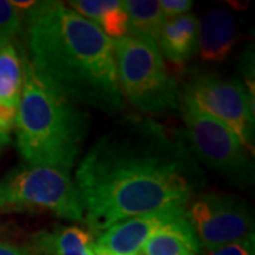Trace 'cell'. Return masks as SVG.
Here are the masks:
<instances>
[{
    "label": "cell",
    "mask_w": 255,
    "mask_h": 255,
    "mask_svg": "<svg viewBox=\"0 0 255 255\" xmlns=\"http://www.w3.org/2000/svg\"><path fill=\"white\" fill-rule=\"evenodd\" d=\"M74 182L82 221L100 234L124 220L186 207L204 177L183 139L152 119L127 118L91 146Z\"/></svg>",
    "instance_id": "1"
},
{
    "label": "cell",
    "mask_w": 255,
    "mask_h": 255,
    "mask_svg": "<svg viewBox=\"0 0 255 255\" xmlns=\"http://www.w3.org/2000/svg\"><path fill=\"white\" fill-rule=\"evenodd\" d=\"M27 46L37 74L65 98L107 114L122 111L114 44L95 23L60 1L37 3Z\"/></svg>",
    "instance_id": "2"
},
{
    "label": "cell",
    "mask_w": 255,
    "mask_h": 255,
    "mask_svg": "<svg viewBox=\"0 0 255 255\" xmlns=\"http://www.w3.org/2000/svg\"><path fill=\"white\" fill-rule=\"evenodd\" d=\"M23 61L14 124L18 152L27 164L70 170L88 133V117L37 74L27 55Z\"/></svg>",
    "instance_id": "3"
},
{
    "label": "cell",
    "mask_w": 255,
    "mask_h": 255,
    "mask_svg": "<svg viewBox=\"0 0 255 255\" xmlns=\"http://www.w3.org/2000/svg\"><path fill=\"white\" fill-rule=\"evenodd\" d=\"M119 90L137 110L159 115L179 110L182 92L155 43L135 34L114 40Z\"/></svg>",
    "instance_id": "4"
},
{
    "label": "cell",
    "mask_w": 255,
    "mask_h": 255,
    "mask_svg": "<svg viewBox=\"0 0 255 255\" xmlns=\"http://www.w3.org/2000/svg\"><path fill=\"white\" fill-rule=\"evenodd\" d=\"M50 213L55 217L82 221V206L68 170L23 164L0 179V214Z\"/></svg>",
    "instance_id": "5"
},
{
    "label": "cell",
    "mask_w": 255,
    "mask_h": 255,
    "mask_svg": "<svg viewBox=\"0 0 255 255\" xmlns=\"http://www.w3.org/2000/svg\"><path fill=\"white\" fill-rule=\"evenodd\" d=\"M179 108L186 125V140L193 155L228 182L240 187L253 186L254 163L233 130L199 110L183 94Z\"/></svg>",
    "instance_id": "6"
},
{
    "label": "cell",
    "mask_w": 255,
    "mask_h": 255,
    "mask_svg": "<svg viewBox=\"0 0 255 255\" xmlns=\"http://www.w3.org/2000/svg\"><path fill=\"white\" fill-rule=\"evenodd\" d=\"M183 95L199 110L230 128L247 152L254 155V101L243 82L216 74H196L184 87Z\"/></svg>",
    "instance_id": "7"
},
{
    "label": "cell",
    "mask_w": 255,
    "mask_h": 255,
    "mask_svg": "<svg viewBox=\"0 0 255 255\" xmlns=\"http://www.w3.org/2000/svg\"><path fill=\"white\" fill-rule=\"evenodd\" d=\"M186 217L204 251L237 243L254 234L253 210L233 194H200L186 209Z\"/></svg>",
    "instance_id": "8"
},
{
    "label": "cell",
    "mask_w": 255,
    "mask_h": 255,
    "mask_svg": "<svg viewBox=\"0 0 255 255\" xmlns=\"http://www.w3.org/2000/svg\"><path fill=\"white\" fill-rule=\"evenodd\" d=\"M184 216L186 207H173L119 221L98 234L94 241L95 253L101 255H139L142 247L157 230Z\"/></svg>",
    "instance_id": "9"
},
{
    "label": "cell",
    "mask_w": 255,
    "mask_h": 255,
    "mask_svg": "<svg viewBox=\"0 0 255 255\" xmlns=\"http://www.w3.org/2000/svg\"><path fill=\"white\" fill-rule=\"evenodd\" d=\"M237 23L226 9L209 10L199 21L197 50L204 61L224 63L237 43Z\"/></svg>",
    "instance_id": "10"
},
{
    "label": "cell",
    "mask_w": 255,
    "mask_h": 255,
    "mask_svg": "<svg viewBox=\"0 0 255 255\" xmlns=\"http://www.w3.org/2000/svg\"><path fill=\"white\" fill-rule=\"evenodd\" d=\"M31 248L37 255H97L91 231L75 226H54L36 233Z\"/></svg>",
    "instance_id": "11"
},
{
    "label": "cell",
    "mask_w": 255,
    "mask_h": 255,
    "mask_svg": "<svg viewBox=\"0 0 255 255\" xmlns=\"http://www.w3.org/2000/svg\"><path fill=\"white\" fill-rule=\"evenodd\" d=\"M199 20L191 14L166 18L159 38V50L173 64H184L197 51Z\"/></svg>",
    "instance_id": "12"
},
{
    "label": "cell",
    "mask_w": 255,
    "mask_h": 255,
    "mask_svg": "<svg viewBox=\"0 0 255 255\" xmlns=\"http://www.w3.org/2000/svg\"><path fill=\"white\" fill-rule=\"evenodd\" d=\"M200 251L199 240L184 216L157 230L142 247L139 255H197Z\"/></svg>",
    "instance_id": "13"
},
{
    "label": "cell",
    "mask_w": 255,
    "mask_h": 255,
    "mask_svg": "<svg viewBox=\"0 0 255 255\" xmlns=\"http://www.w3.org/2000/svg\"><path fill=\"white\" fill-rule=\"evenodd\" d=\"M129 20V34H135L159 44L164 18L159 1L156 0H127L122 1Z\"/></svg>",
    "instance_id": "14"
},
{
    "label": "cell",
    "mask_w": 255,
    "mask_h": 255,
    "mask_svg": "<svg viewBox=\"0 0 255 255\" xmlns=\"http://www.w3.org/2000/svg\"><path fill=\"white\" fill-rule=\"evenodd\" d=\"M23 90V63L13 43L0 47V104L17 110Z\"/></svg>",
    "instance_id": "15"
},
{
    "label": "cell",
    "mask_w": 255,
    "mask_h": 255,
    "mask_svg": "<svg viewBox=\"0 0 255 255\" xmlns=\"http://www.w3.org/2000/svg\"><path fill=\"white\" fill-rule=\"evenodd\" d=\"M97 26L108 38L118 40L129 34V20L127 11L122 7V1H119L115 7L110 9L102 14Z\"/></svg>",
    "instance_id": "16"
},
{
    "label": "cell",
    "mask_w": 255,
    "mask_h": 255,
    "mask_svg": "<svg viewBox=\"0 0 255 255\" xmlns=\"http://www.w3.org/2000/svg\"><path fill=\"white\" fill-rule=\"evenodd\" d=\"M21 30L18 10L10 3L0 0V47L11 43Z\"/></svg>",
    "instance_id": "17"
},
{
    "label": "cell",
    "mask_w": 255,
    "mask_h": 255,
    "mask_svg": "<svg viewBox=\"0 0 255 255\" xmlns=\"http://www.w3.org/2000/svg\"><path fill=\"white\" fill-rule=\"evenodd\" d=\"M118 3L119 1L117 0H74L68 3V7H71L75 13L97 24L102 14L115 7Z\"/></svg>",
    "instance_id": "18"
},
{
    "label": "cell",
    "mask_w": 255,
    "mask_h": 255,
    "mask_svg": "<svg viewBox=\"0 0 255 255\" xmlns=\"http://www.w3.org/2000/svg\"><path fill=\"white\" fill-rule=\"evenodd\" d=\"M206 255H255L254 234L237 243L206 251Z\"/></svg>",
    "instance_id": "19"
},
{
    "label": "cell",
    "mask_w": 255,
    "mask_h": 255,
    "mask_svg": "<svg viewBox=\"0 0 255 255\" xmlns=\"http://www.w3.org/2000/svg\"><path fill=\"white\" fill-rule=\"evenodd\" d=\"M159 4H160V9H162L164 18L183 16L193 6L190 0H160Z\"/></svg>",
    "instance_id": "20"
},
{
    "label": "cell",
    "mask_w": 255,
    "mask_h": 255,
    "mask_svg": "<svg viewBox=\"0 0 255 255\" xmlns=\"http://www.w3.org/2000/svg\"><path fill=\"white\" fill-rule=\"evenodd\" d=\"M244 67H243V73L246 77V90L250 95V98L254 101V58H253V51L250 53V50H247L244 54Z\"/></svg>",
    "instance_id": "21"
},
{
    "label": "cell",
    "mask_w": 255,
    "mask_h": 255,
    "mask_svg": "<svg viewBox=\"0 0 255 255\" xmlns=\"http://www.w3.org/2000/svg\"><path fill=\"white\" fill-rule=\"evenodd\" d=\"M16 115H17V110L10 108L4 104H0V130L9 133L16 124Z\"/></svg>",
    "instance_id": "22"
},
{
    "label": "cell",
    "mask_w": 255,
    "mask_h": 255,
    "mask_svg": "<svg viewBox=\"0 0 255 255\" xmlns=\"http://www.w3.org/2000/svg\"><path fill=\"white\" fill-rule=\"evenodd\" d=\"M0 255H37L33 248L0 240Z\"/></svg>",
    "instance_id": "23"
},
{
    "label": "cell",
    "mask_w": 255,
    "mask_h": 255,
    "mask_svg": "<svg viewBox=\"0 0 255 255\" xmlns=\"http://www.w3.org/2000/svg\"><path fill=\"white\" fill-rule=\"evenodd\" d=\"M10 3L17 10H31L37 4L33 0H11Z\"/></svg>",
    "instance_id": "24"
},
{
    "label": "cell",
    "mask_w": 255,
    "mask_h": 255,
    "mask_svg": "<svg viewBox=\"0 0 255 255\" xmlns=\"http://www.w3.org/2000/svg\"><path fill=\"white\" fill-rule=\"evenodd\" d=\"M9 142H10L9 133H6V132L0 130V155H1V152L4 150V147L9 145Z\"/></svg>",
    "instance_id": "25"
}]
</instances>
